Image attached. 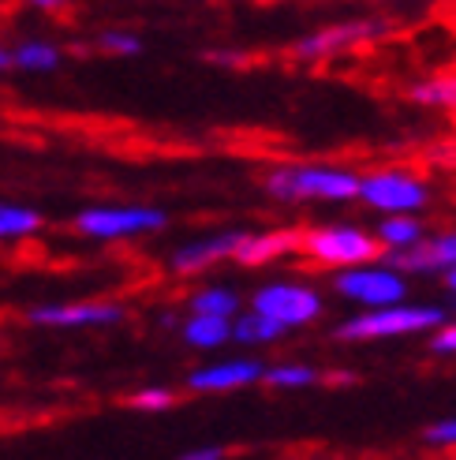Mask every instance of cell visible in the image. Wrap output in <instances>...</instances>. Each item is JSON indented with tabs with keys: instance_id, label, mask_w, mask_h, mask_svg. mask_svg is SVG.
<instances>
[{
	"instance_id": "8fae6325",
	"label": "cell",
	"mask_w": 456,
	"mask_h": 460,
	"mask_svg": "<svg viewBox=\"0 0 456 460\" xmlns=\"http://www.w3.org/2000/svg\"><path fill=\"white\" fill-rule=\"evenodd\" d=\"M266 363L250 359V356H236V359H217L206 367H195L188 375V389L191 394H236V389H247L262 382Z\"/></svg>"
},
{
	"instance_id": "d6986e66",
	"label": "cell",
	"mask_w": 456,
	"mask_h": 460,
	"mask_svg": "<svg viewBox=\"0 0 456 460\" xmlns=\"http://www.w3.org/2000/svg\"><path fill=\"white\" fill-rule=\"evenodd\" d=\"M285 333H288L285 326H277V322L259 314V311H240L232 318V341H240V344H273Z\"/></svg>"
},
{
	"instance_id": "3957f363",
	"label": "cell",
	"mask_w": 456,
	"mask_h": 460,
	"mask_svg": "<svg viewBox=\"0 0 456 460\" xmlns=\"http://www.w3.org/2000/svg\"><path fill=\"white\" fill-rule=\"evenodd\" d=\"M75 233L98 243H117V240H139L153 236L169 225V214L162 206H143V202H112V206H86L75 214Z\"/></svg>"
},
{
	"instance_id": "52a82bcc",
	"label": "cell",
	"mask_w": 456,
	"mask_h": 460,
	"mask_svg": "<svg viewBox=\"0 0 456 460\" xmlns=\"http://www.w3.org/2000/svg\"><path fill=\"white\" fill-rule=\"evenodd\" d=\"M250 311L273 318L285 330H300V326H311V322L322 318L326 300H322V292L303 281H269V285L255 288Z\"/></svg>"
},
{
	"instance_id": "ffe728a7",
	"label": "cell",
	"mask_w": 456,
	"mask_h": 460,
	"mask_svg": "<svg viewBox=\"0 0 456 460\" xmlns=\"http://www.w3.org/2000/svg\"><path fill=\"white\" fill-rule=\"evenodd\" d=\"M262 382L273 389H311L322 382V371L311 363H273L262 371Z\"/></svg>"
},
{
	"instance_id": "4316f807",
	"label": "cell",
	"mask_w": 456,
	"mask_h": 460,
	"mask_svg": "<svg viewBox=\"0 0 456 460\" xmlns=\"http://www.w3.org/2000/svg\"><path fill=\"white\" fill-rule=\"evenodd\" d=\"M206 60L224 64V67H240V64L247 60V53H236V49H210V53H206Z\"/></svg>"
},
{
	"instance_id": "5bb4252c",
	"label": "cell",
	"mask_w": 456,
	"mask_h": 460,
	"mask_svg": "<svg viewBox=\"0 0 456 460\" xmlns=\"http://www.w3.org/2000/svg\"><path fill=\"white\" fill-rule=\"evenodd\" d=\"M8 60L15 72H27V75H53L64 67V49L49 38H27L8 49Z\"/></svg>"
},
{
	"instance_id": "5b68a950",
	"label": "cell",
	"mask_w": 456,
	"mask_h": 460,
	"mask_svg": "<svg viewBox=\"0 0 456 460\" xmlns=\"http://www.w3.org/2000/svg\"><path fill=\"white\" fill-rule=\"evenodd\" d=\"M333 292L345 296V300H352V304H359L363 311H374V307L404 304L408 300V278L397 273L393 266H385L381 259H374V262H363V266L337 270Z\"/></svg>"
},
{
	"instance_id": "7402d4cb",
	"label": "cell",
	"mask_w": 456,
	"mask_h": 460,
	"mask_svg": "<svg viewBox=\"0 0 456 460\" xmlns=\"http://www.w3.org/2000/svg\"><path fill=\"white\" fill-rule=\"evenodd\" d=\"M94 45H98V53H105V57H139V53L146 49L143 38L135 34V31H124V27L101 31V34L94 38Z\"/></svg>"
},
{
	"instance_id": "f1b7e54d",
	"label": "cell",
	"mask_w": 456,
	"mask_h": 460,
	"mask_svg": "<svg viewBox=\"0 0 456 460\" xmlns=\"http://www.w3.org/2000/svg\"><path fill=\"white\" fill-rule=\"evenodd\" d=\"M442 278H445V288L452 292V300H456V266H452V270H445Z\"/></svg>"
},
{
	"instance_id": "30bf717a",
	"label": "cell",
	"mask_w": 456,
	"mask_h": 460,
	"mask_svg": "<svg viewBox=\"0 0 456 460\" xmlns=\"http://www.w3.org/2000/svg\"><path fill=\"white\" fill-rule=\"evenodd\" d=\"M243 236H247L243 228H221V233L198 236L191 243H180L169 255V270L176 273V278H195V273H206V270H214V266L232 259Z\"/></svg>"
},
{
	"instance_id": "484cf974",
	"label": "cell",
	"mask_w": 456,
	"mask_h": 460,
	"mask_svg": "<svg viewBox=\"0 0 456 460\" xmlns=\"http://www.w3.org/2000/svg\"><path fill=\"white\" fill-rule=\"evenodd\" d=\"M176 460H228V449H221V446H198V449L180 453Z\"/></svg>"
},
{
	"instance_id": "44dd1931",
	"label": "cell",
	"mask_w": 456,
	"mask_h": 460,
	"mask_svg": "<svg viewBox=\"0 0 456 460\" xmlns=\"http://www.w3.org/2000/svg\"><path fill=\"white\" fill-rule=\"evenodd\" d=\"M412 102L438 105V109H456V75H438V79L416 83L412 86Z\"/></svg>"
},
{
	"instance_id": "9a60e30c",
	"label": "cell",
	"mask_w": 456,
	"mask_h": 460,
	"mask_svg": "<svg viewBox=\"0 0 456 460\" xmlns=\"http://www.w3.org/2000/svg\"><path fill=\"white\" fill-rule=\"evenodd\" d=\"M374 243L385 251H404V247H416L419 240H426V225L416 217V214H385L378 225H374Z\"/></svg>"
},
{
	"instance_id": "6da1fadb",
	"label": "cell",
	"mask_w": 456,
	"mask_h": 460,
	"mask_svg": "<svg viewBox=\"0 0 456 460\" xmlns=\"http://www.w3.org/2000/svg\"><path fill=\"white\" fill-rule=\"evenodd\" d=\"M266 191L277 202H355L359 172L345 165H277L266 172Z\"/></svg>"
},
{
	"instance_id": "277c9868",
	"label": "cell",
	"mask_w": 456,
	"mask_h": 460,
	"mask_svg": "<svg viewBox=\"0 0 456 460\" xmlns=\"http://www.w3.org/2000/svg\"><path fill=\"white\" fill-rule=\"evenodd\" d=\"M300 251L329 270H348V266H363L381 259V247L374 243V236L359 225H318L300 233Z\"/></svg>"
},
{
	"instance_id": "83f0119b",
	"label": "cell",
	"mask_w": 456,
	"mask_h": 460,
	"mask_svg": "<svg viewBox=\"0 0 456 460\" xmlns=\"http://www.w3.org/2000/svg\"><path fill=\"white\" fill-rule=\"evenodd\" d=\"M31 12H41V15H57V12H64L72 0H22Z\"/></svg>"
},
{
	"instance_id": "ba28073f",
	"label": "cell",
	"mask_w": 456,
	"mask_h": 460,
	"mask_svg": "<svg viewBox=\"0 0 456 460\" xmlns=\"http://www.w3.org/2000/svg\"><path fill=\"white\" fill-rule=\"evenodd\" d=\"M127 307L117 300H67V304H38L27 311L31 326L41 330H105L120 326Z\"/></svg>"
},
{
	"instance_id": "ac0fdd59",
	"label": "cell",
	"mask_w": 456,
	"mask_h": 460,
	"mask_svg": "<svg viewBox=\"0 0 456 460\" xmlns=\"http://www.w3.org/2000/svg\"><path fill=\"white\" fill-rule=\"evenodd\" d=\"M45 228V217L34 210V206L22 202H4L0 199V240L15 243V240H31Z\"/></svg>"
},
{
	"instance_id": "7c38bea8",
	"label": "cell",
	"mask_w": 456,
	"mask_h": 460,
	"mask_svg": "<svg viewBox=\"0 0 456 460\" xmlns=\"http://www.w3.org/2000/svg\"><path fill=\"white\" fill-rule=\"evenodd\" d=\"M385 266H393L397 273H416V278H426V273H445L456 266V233H442V236H426L416 247L404 251H385L381 255Z\"/></svg>"
},
{
	"instance_id": "cb8c5ba5",
	"label": "cell",
	"mask_w": 456,
	"mask_h": 460,
	"mask_svg": "<svg viewBox=\"0 0 456 460\" xmlns=\"http://www.w3.org/2000/svg\"><path fill=\"white\" fill-rule=\"evenodd\" d=\"M423 442L434 446V449H456V416L430 423V427L423 430Z\"/></svg>"
},
{
	"instance_id": "e0dca14e",
	"label": "cell",
	"mask_w": 456,
	"mask_h": 460,
	"mask_svg": "<svg viewBox=\"0 0 456 460\" xmlns=\"http://www.w3.org/2000/svg\"><path fill=\"white\" fill-rule=\"evenodd\" d=\"M243 311V296L232 285H206L188 296V314H214V318H236Z\"/></svg>"
},
{
	"instance_id": "f546056e",
	"label": "cell",
	"mask_w": 456,
	"mask_h": 460,
	"mask_svg": "<svg viewBox=\"0 0 456 460\" xmlns=\"http://www.w3.org/2000/svg\"><path fill=\"white\" fill-rule=\"evenodd\" d=\"M12 67V60H8V45H0V75H4Z\"/></svg>"
},
{
	"instance_id": "603a6c76",
	"label": "cell",
	"mask_w": 456,
	"mask_h": 460,
	"mask_svg": "<svg viewBox=\"0 0 456 460\" xmlns=\"http://www.w3.org/2000/svg\"><path fill=\"white\" fill-rule=\"evenodd\" d=\"M127 404L135 411H169L176 404V389H169V385H143V389H135V394L127 397Z\"/></svg>"
},
{
	"instance_id": "8992f818",
	"label": "cell",
	"mask_w": 456,
	"mask_h": 460,
	"mask_svg": "<svg viewBox=\"0 0 456 460\" xmlns=\"http://www.w3.org/2000/svg\"><path fill=\"white\" fill-rule=\"evenodd\" d=\"M363 206H371L378 214H419L430 206V188L426 180L404 169H378L359 176V195Z\"/></svg>"
},
{
	"instance_id": "2e32d148",
	"label": "cell",
	"mask_w": 456,
	"mask_h": 460,
	"mask_svg": "<svg viewBox=\"0 0 456 460\" xmlns=\"http://www.w3.org/2000/svg\"><path fill=\"white\" fill-rule=\"evenodd\" d=\"M180 337L198 352H214L221 344L232 341V318H214V314H188L180 322Z\"/></svg>"
},
{
	"instance_id": "7a4b0ae2",
	"label": "cell",
	"mask_w": 456,
	"mask_h": 460,
	"mask_svg": "<svg viewBox=\"0 0 456 460\" xmlns=\"http://www.w3.org/2000/svg\"><path fill=\"white\" fill-rule=\"evenodd\" d=\"M445 322V311L434 304H390V307H374V311H359L345 318L333 330L337 341H390V337H416L430 333Z\"/></svg>"
},
{
	"instance_id": "d4e9b609",
	"label": "cell",
	"mask_w": 456,
	"mask_h": 460,
	"mask_svg": "<svg viewBox=\"0 0 456 460\" xmlns=\"http://www.w3.org/2000/svg\"><path fill=\"white\" fill-rule=\"evenodd\" d=\"M430 352L434 356H456V322H442V326L430 333Z\"/></svg>"
},
{
	"instance_id": "4fadbf2b",
	"label": "cell",
	"mask_w": 456,
	"mask_h": 460,
	"mask_svg": "<svg viewBox=\"0 0 456 460\" xmlns=\"http://www.w3.org/2000/svg\"><path fill=\"white\" fill-rule=\"evenodd\" d=\"M292 251H300V233L295 228H273V233H247L236 247V255L232 262L240 266H269V262H277L285 255H292Z\"/></svg>"
},
{
	"instance_id": "9c48e42d",
	"label": "cell",
	"mask_w": 456,
	"mask_h": 460,
	"mask_svg": "<svg viewBox=\"0 0 456 460\" xmlns=\"http://www.w3.org/2000/svg\"><path fill=\"white\" fill-rule=\"evenodd\" d=\"M381 31H385V22H378V19H345V22H333V27H322L314 34H303L300 41H292V57L300 64L333 60L363 41H374Z\"/></svg>"
}]
</instances>
